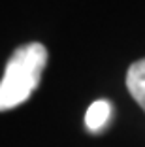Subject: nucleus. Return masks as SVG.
Masks as SVG:
<instances>
[{"mask_svg": "<svg viewBox=\"0 0 145 147\" xmlns=\"http://www.w3.org/2000/svg\"><path fill=\"white\" fill-rule=\"evenodd\" d=\"M47 64V49L40 42H30L13 51L0 79V111L21 106L40 85Z\"/></svg>", "mask_w": 145, "mask_h": 147, "instance_id": "obj_1", "label": "nucleus"}, {"mask_svg": "<svg viewBox=\"0 0 145 147\" xmlns=\"http://www.w3.org/2000/svg\"><path fill=\"white\" fill-rule=\"evenodd\" d=\"M111 115H113V108L107 100H96L89 106L85 113V126L90 132H100L104 130L111 121Z\"/></svg>", "mask_w": 145, "mask_h": 147, "instance_id": "obj_2", "label": "nucleus"}, {"mask_svg": "<svg viewBox=\"0 0 145 147\" xmlns=\"http://www.w3.org/2000/svg\"><path fill=\"white\" fill-rule=\"evenodd\" d=\"M126 87L132 98L145 111V59L136 61L126 72Z\"/></svg>", "mask_w": 145, "mask_h": 147, "instance_id": "obj_3", "label": "nucleus"}]
</instances>
